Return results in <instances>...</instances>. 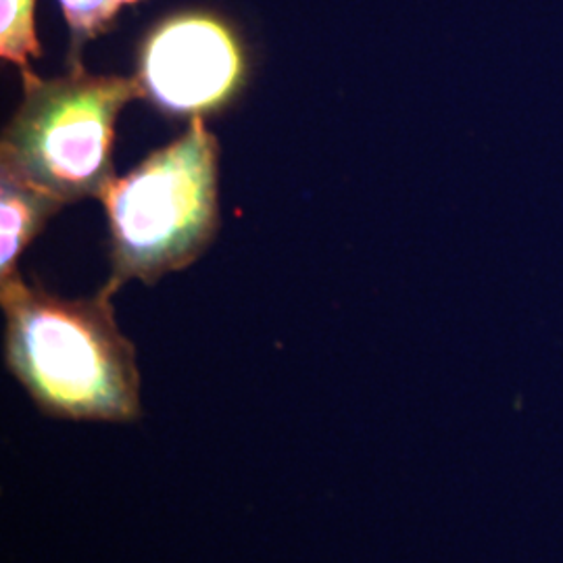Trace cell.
<instances>
[{
  "instance_id": "1",
  "label": "cell",
  "mask_w": 563,
  "mask_h": 563,
  "mask_svg": "<svg viewBox=\"0 0 563 563\" xmlns=\"http://www.w3.org/2000/svg\"><path fill=\"white\" fill-rule=\"evenodd\" d=\"M4 365L42 416L69 422L142 418L136 346L115 322L111 297L51 295L20 276L0 284Z\"/></svg>"
},
{
  "instance_id": "2",
  "label": "cell",
  "mask_w": 563,
  "mask_h": 563,
  "mask_svg": "<svg viewBox=\"0 0 563 563\" xmlns=\"http://www.w3.org/2000/svg\"><path fill=\"white\" fill-rule=\"evenodd\" d=\"M111 272L101 292L157 284L190 267L220 230V142L195 118L178 139L153 151L101 197Z\"/></svg>"
},
{
  "instance_id": "3",
  "label": "cell",
  "mask_w": 563,
  "mask_h": 563,
  "mask_svg": "<svg viewBox=\"0 0 563 563\" xmlns=\"http://www.w3.org/2000/svg\"><path fill=\"white\" fill-rule=\"evenodd\" d=\"M23 99L0 139V172L32 184L65 207L101 201L118 178L115 123L128 102L141 99L136 78L88 74L80 63L57 78L21 74Z\"/></svg>"
},
{
  "instance_id": "4",
  "label": "cell",
  "mask_w": 563,
  "mask_h": 563,
  "mask_svg": "<svg viewBox=\"0 0 563 563\" xmlns=\"http://www.w3.org/2000/svg\"><path fill=\"white\" fill-rule=\"evenodd\" d=\"M134 78L165 115L209 118L241 97L249 57L239 32L220 15L181 11L146 34Z\"/></svg>"
},
{
  "instance_id": "5",
  "label": "cell",
  "mask_w": 563,
  "mask_h": 563,
  "mask_svg": "<svg viewBox=\"0 0 563 563\" xmlns=\"http://www.w3.org/2000/svg\"><path fill=\"white\" fill-rule=\"evenodd\" d=\"M65 205L32 184L0 172V284L20 276L21 253Z\"/></svg>"
},
{
  "instance_id": "6",
  "label": "cell",
  "mask_w": 563,
  "mask_h": 563,
  "mask_svg": "<svg viewBox=\"0 0 563 563\" xmlns=\"http://www.w3.org/2000/svg\"><path fill=\"white\" fill-rule=\"evenodd\" d=\"M34 9L36 0H0V55L21 74L32 71L30 60L42 57Z\"/></svg>"
},
{
  "instance_id": "7",
  "label": "cell",
  "mask_w": 563,
  "mask_h": 563,
  "mask_svg": "<svg viewBox=\"0 0 563 563\" xmlns=\"http://www.w3.org/2000/svg\"><path fill=\"white\" fill-rule=\"evenodd\" d=\"M71 34V63H80L78 55L84 42L104 34L120 13L118 0H57Z\"/></svg>"
},
{
  "instance_id": "8",
  "label": "cell",
  "mask_w": 563,
  "mask_h": 563,
  "mask_svg": "<svg viewBox=\"0 0 563 563\" xmlns=\"http://www.w3.org/2000/svg\"><path fill=\"white\" fill-rule=\"evenodd\" d=\"M118 2L123 7V4H136V2H141V0H118Z\"/></svg>"
}]
</instances>
